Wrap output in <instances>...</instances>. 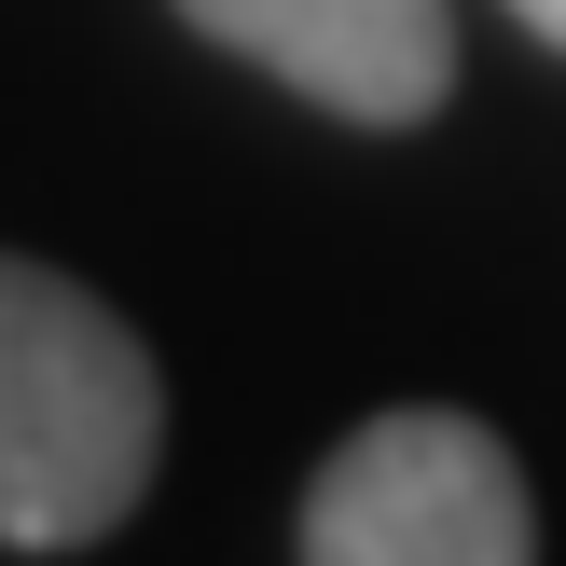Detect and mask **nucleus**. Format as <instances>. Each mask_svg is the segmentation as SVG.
<instances>
[{"label":"nucleus","mask_w":566,"mask_h":566,"mask_svg":"<svg viewBox=\"0 0 566 566\" xmlns=\"http://www.w3.org/2000/svg\"><path fill=\"white\" fill-rule=\"evenodd\" d=\"M180 14L346 125H429L457 97V0H180Z\"/></svg>","instance_id":"nucleus-3"},{"label":"nucleus","mask_w":566,"mask_h":566,"mask_svg":"<svg viewBox=\"0 0 566 566\" xmlns=\"http://www.w3.org/2000/svg\"><path fill=\"white\" fill-rule=\"evenodd\" d=\"M166 457V374L83 276L0 249V539L83 553Z\"/></svg>","instance_id":"nucleus-1"},{"label":"nucleus","mask_w":566,"mask_h":566,"mask_svg":"<svg viewBox=\"0 0 566 566\" xmlns=\"http://www.w3.org/2000/svg\"><path fill=\"white\" fill-rule=\"evenodd\" d=\"M512 14H525V28H539V42L566 55V0H512Z\"/></svg>","instance_id":"nucleus-4"},{"label":"nucleus","mask_w":566,"mask_h":566,"mask_svg":"<svg viewBox=\"0 0 566 566\" xmlns=\"http://www.w3.org/2000/svg\"><path fill=\"white\" fill-rule=\"evenodd\" d=\"M304 566H539V497L484 415H374L304 484Z\"/></svg>","instance_id":"nucleus-2"}]
</instances>
